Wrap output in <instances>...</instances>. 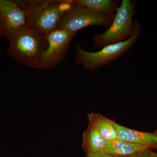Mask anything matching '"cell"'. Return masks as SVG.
Masks as SVG:
<instances>
[{
    "instance_id": "6da1fadb",
    "label": "cell",
    "mask_w": 157,
    "mask_h": 157,
    "mask_svg": "<svg viewBox=\"0 0 157 157\" xmlns=\"http://www.w3.org/2000/svg\"><path fill=\"white\" fill-rule=\"evenodd\" d=\"M25 12L27 26L46 35L58 29L73 0L17 1Z\"/></svg>"
},
{
    "instance_id": "7a4b0ae2",
    "label": "cell",
    "mask_w": 157,
    "mask_h": 157,
    "mask_svg": "<svg viewBox=\"0 0 157 157\" xmlns=\"http://www.w3.org/2000/svg\"><path fill=\"white\" fill-rule=\"evenodd\" d=\"M8 53L20 63L34 68L47 49L46 35L26 27L9 39Z\"/></svg>"
},
{
    "instance_id": "3957f363",
    "label": "cell",
    "mask_w": 157,
    "mask_h": 157,
    "mask_svg": "<svg viewBox=\"0 0 157 157\" xmlns=\"http://www.w3.org/2000/svg\"><path fill=\"white\" fill-rule=\"evenodd\" d=\"M131 36L125 41L104 46L97 52H90L82 49L80 44L76 45L75 62L91 71H95L110 64L127 53L137 42L141 35V27L137 21Z\"/></svg>"
},
{
    "instance_id": "277c9868",
    "label": "cell",
    "mask_w": 157,
    "mask_h": 157,
    "mask_svg": "<svg viewBox=\"0 0 157 157\" xmlns=\"http://www.w3.org/2000/svg\"><path fill=\"white\" fill-rule=\"evenodd\" d=\"M136 2L123 0L117 9L112 23L104 33L97 34L93 37L95 47L102 48L104 46L123 41L131 36L135 28L133 18L135 15Z\"/></svg>"
},
{
    "instance_id": "5b68a950",
    "label": "cell",
    "mask_w": 157,
    "mask_h": 157,
    "mask_svg": "<svg viewBox=\"0 0 157 157\" xmlns=\"http://www.w3.org/2000/svg\"><path fill=\"white\" fill-rule=\"evenodd\" d=\"M77 33L57 29L46 35L48 48L33 69L49 70L66 59L72 39Z\"/></svg>"
},
{
    "instance_id": "8992f818",
    "label": "cell",
    "mask_w": 157,
    "mask_h": 157,
    "mask_svg": "<svg viewBox=\"0 0 157 157\" xmlns=\"http://www.w3.org/2000/svg\"><path fill=\"white\" fill-rule=\"evenodd\" d=\"M113 18L85 7L73 4V7L62 21L58 29L76 33L91 26H99L107 29L112 23Z\"/></svg>"
},
{
    "instance_id": "52a82bcc",
    "label": "cell",
    "mask_w": 157,
    "mask_h": 157,
    "mask_svg": "<svg viewBox=\"0 0 157 157\" xmlns=\"http://www.w3.org/2000/svg\"><path fill=\"white\" fill-rule=\"evenodd\" d=\"M26 27L25 12L17 1L0 0V37L9 39Z\"/></svg>"
},
{
    "instance_id": "ba28073f",
    "label": "cell",
    "mask_w": 157,
    "mask_h": 157,
    "mask_svg": "<svg viewBox=\"0 0 157 157\" xmlns=\"http://www.w3.org/2000/svg\"><path fill=\"white\" fill-rule=\"evenodd\" d=\"M119 139L146 147L150 150L157 149V130L154 132H140L122 126L116 123Z\"/></svg>"
},
{
    "instance_id": "9c48e42d",
    "label": "cell",
    "mask_w": 157,
    "mask_h": 157,
    "mask_svg": "<svg viewBox=\"0 0 157 157\" xmlns=\"http://www.w3.org/2000/svg\"><path fill=\"white\" fill-rule=\"evenodd\" d=\"M107 141L101 136L94 126L89 122L88 126L82 134V147L86 153L104 152Z\"/></svg>"
},
{
    "instance_id": "30bf717a",
    "label": "cell",
    "mask_w": 157,
    "mask_h": 157,
    "mask_svg": "<svg viewBox=\"0 0 157 157\" xmlns=\"http://www.w3.org/2000/svg\"><path fill=\"white\" fill-rule=\"evenodd\" d=\"M89 122L91 123L107 141L118 139L116 123L99 113H91L87 115Z\"/></svg>"
},
{
    "instance_id": "8fae6325",
    "label": "cell",
    "mask_w": 157,
    "mask_h": 157,
    "mask_svg": "<svg viewBox=\"0 0 157 157\" xmlns=\"http://www.w3.org/2000/svg\"><path fill=\"white\" fill-rule=\"evenodd\" d=\"M150 149L146 147L118 139L107 141L104 153L114 157H126Z\"/></svg>"
},
{
    "instance_id": "7c38bea8",
    "label": "cell",
    "mask_w": 157,
    "mask_h": 157,
    "mask_svg": "<svg viewBox=\"0 0 157 157\" xmlns=\"http://www.w3.org/2000/svg\"><path fill=\"white\" fill-rule=\"evenodd\" d=\"M73 4L112 17H115L119 7L117 1L113 0H73Z\"/></svg>"
},
{
    "instance_id": "4fadbf2b",
    "label": "cell",
    "mask_w": 157,
    "mask_h": 157,
    "mask_svg": "<svg viewBox=\"0 0 157 157\" xmlns=\"http://www.w3.org/2000/svg\"><path fill=\"white\" fill-rule=\"evenodd\" d=\"M150 150H147L143 151L136 153L135 154L126 157H148L150 151Z\"/></svg>"
},
{
    "instance_id": "5bb4252c",
    "label": "cell",
    "mask_w": 157,
    "mask_h": 157,
    "mask_svg": "<svg viewBox=\"0 0 157 157\" xmlns=\"http://www.w3.org/2000/svg\"><path fill=\"white\" fill-rule=\"evenodd\" d=\"M86 157H115L106 153L101 152L95 154H86Z\"/></svg>"
},
{
    "instance_id": "9a60e30c",
    "label": "cell",
    "mask_w": 157,
    "mask_h": 157,
    "mask_svg": "<svg viewBox=\"0 0 157 157\" xmlns=\"http://www.w3.org/2000/svg\"><path fill=\"white\" fill-rule=\"evenodd\" d=\"M148 157H157V153L150 151Z\"/></svg>"
},
{
    "instance_id": "2e32d148",
    "label": "cell",
    "mask_w": 157,
    "mask_h": 157,
    "mask_svg": "<svg viewBox=\"0 0 157 157\" xmlns=\"http://www.w3.org/2000/svg\"><path fill=\"white\" fill-rule=\"evenodd\" d=\"M125 157L117 156V157Z\"/></svg>"
}]
</instances>
